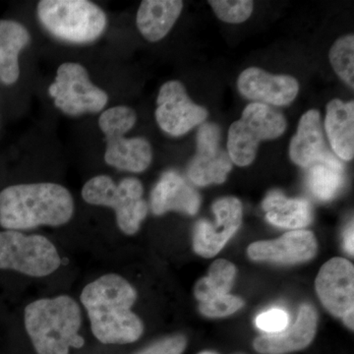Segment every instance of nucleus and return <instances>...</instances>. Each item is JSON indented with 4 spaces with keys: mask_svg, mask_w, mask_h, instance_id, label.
Returning a JSON list of instances; mask_svg holds the SVG:
<instances>
[{
    "mask_svg": "<svg viewBox=\"0 0 354 354\" xmlns=\"http://www.w3.org/2000/svg\"><path fill=\"white\" fill-rule=\"evenodd\" d=\"M135 288L122 277L108 274L85 286L81 301L87 310L95 337L102 344H127L138 341L144 325L131 307Z\"/></svg>",
    "mask_w": 354,
    "mask_h": 354,
    "instance_id": "f257e3e1",
    "label": "nucleus"
},
{
    "mask_svg": "<svg viewBox=\"0 0 354 354\" xmlns=\"http://www.w3.org/2000/svg\"><path fill=\"white\" fill-rule=\"evenodd\" d=\"M73 213V198L59 184H19L0 192V225L7 230L59 227Z\"/></svg>",
    "mask_w": 354,
    "mask_h": 354,
    "instance_id": "f03ea898",
    "label": "nucleus"
},
{
    "mask_svg": "<svg viewBox=\"0 0 354 354\" xmlns=\"http://www.w3.org/2000/svg\"><path fill=\"white\" fill-rule=\"evenodd\" d=\"M24 317L26 330L38 354H69L70 348L85 344L79 335L80 307L67 295L32 302Z\"/></svg>",
    "mask_w": 354,
    "mask_h": 354,
    "instance_id": "7ed1b4c3",
    "label": "nucleus"
},
{
    "mask_svg": "<svg viewBox=\"0 0 354 354\" xmlns=\"http://www.w3.org/2000/svg\"><path fill=\"white\" fill-rule=\"evenodd\" d=\"M37 11L41 25L53 36L69 43H92L106 27V14L87 0H43Z\"/></svg>",
    "mask_w": 354,
    "mask_h": 354,
    "instance_id": "20e7f679",
    "label": "nucleus"
},
{
    "mask_svg": "<svg viewBox=\"0 0 354 354\" xmlns=\"http://www.w3.org/2000/svg\"><path fill=\"white\" fill-rule=\"evenodd\" d=\"M136 120V113L124 106L106 109L100 116V128L106 142L104 160L111 167L131 172H142L150 167L153 160L151 144L142 137H124Z\"/></svg>",
    "mask_w": 354,
    "mask_h": 354,
    "instance_id": "39448f33",
    "label": "nucleus"
},
{
    "mask_svg": "<svg viewBox=\"0 0 354 354\" xmlns=\"http://www.w3.org/2000/svg\"><path fill=\"white\" fill-rule=\"evenodd\" d=\"M288 122L283 114L261 102L244 109L241 120L230 125L227 134V153L232 164L247 167L257 156L259 144L281 137Z\"/></svg>",
    "mask_w": 354,
    "mask_h": 354,
    "instance_id": "423d86ee",
    "label": "nucleus"
},
{
    "mask_svg": "<svg viewBox=\"0 0 354 354\" xmlns=\"http://www.w3.org/2000/svg\"><path fill=\"white\" fill-rule=\"evenodd\" d=\"M143 194L141 181L133 177L116 184L109 176H97L91 178L82 189L83 199L88 204L113 208L118 227L128 235L138 232L148 214Z\"/></svg>",
    "mask_w": 354,
    "mask_h": 354,
    "instance_id": "0eeeda50",
    "label": "nucleus"
},
{
    "mask_svg": "<svg viewBox=\"0 0 354 354\" xmlns=\"http://www.w3.org/2000/svg\"><path fill=\"white\" fill-rule=\"evenodd\" d=\"M60 263L57 248L46 237L15 230L0 232V269L39 278L57 271Z\"/></svg>",
    "mask_w": 354,
    "mask_h": 354,
    "instance_id": "6e6552de",
    "label": "nucleus"
},
{
    "mask_svg": "<svg viewBox=\"0 0 354 354\" xmlns=\"http://www.w3.org/2000/svg\"><path fill=\"white\" fill-rule=\"evenodd\" d=\"M48 93L57 109L73 116L100 113L109 101L108 94L90 80L85 67L74 62H66L58 67Z\"/></svg>",
    "mask_w": 354,
    "mask_h": 354,
    "instance_id": "1a4fd4ad",
    "label": "nucleus"
},
{
    "mask_svg": "<svg viewBox=\"0 0 354 354\" xmlns=\"http://www.w3.org/2000/svg\"><path fill=\"white\" fill-rule=\"evenodd\" d=\"M157 104L158 127L171 136H183L208 118V111L192 102L179 81H169L160 87Z\"/></svg>",
    "mask_w": 354,
    "mask_h": 354,
    "instance_id": "9d476101",
    "label": "nucleus"
},
{
    "mask_svg": "<svg viewBox=\"0 0 354 354\" xmlns=\"http://www.w3.org/2000/svg\"><path fill=\"white\" fill-rule=\"evenodd\" d=\"M215 223L197 221L193 232V249L204 258L215 257L239 230L242 223V204L235 197L216 200L212 206Z\"/></svg>",
    "mask_w": 354,
    "mask_h": 354,
    "instance_id": "9b49d317",
    "label": "nucleus"
},
{
    "mask_svg": "<svg viewBox=\"0 0 354 354\" xmlns=\"http://www.w3.org/2000/svg\"><path fill=\"white\" fill-rule=\"evenodd\" d=\"M221 133L215 123L204 122L197 133V153L188 167V176L195 185L208 186L227 180L232 169L227 151L221 146Z\"/></svg>",
    "mask_w": 354,
    "mask_h": 354,
    "instance_id": "f8f14e48",
    "label": "nucleus"
},
{
    "mask_svg": "<svg viewBox=\"0 0 354 354\" xmlns=\"http://www.w3.org/2000/svg\"><path fill=\"white\" fill-rule=\"evenodd\" d=\"M315 288L332 315L342 319L354 311V267L348 260L335 257L326 262L317 274Z\"/></svg>",
    "mask_w": 354,
    "mask_h": 354,
    "instance_id": "ddd939ff",
    "label": "nucleus"
},
{
    "mask_svg": "<svg viewBox=\"0 0 354 354\" xmlns=\"http://www.w3.org/2000/svg\"><path fill=\"white\" fill-rule=\"evenodd\" d=\"M318 252V242L313 232L298 230L286 232L274 241H256L247 248L253 261L292 265L313 259Z\"/></svg>",
    "mask_w": 354,
    "mask_h": 354,
    "instance_id": "4468645a",
    "label": "nucleus"
},
{
    "mask_svg": "<svg viewBox=\"0 0 354 354\" xmlns=\"http://www.w3.org/2000/svg\"><path fill=\"white\" fill-rule=\"evenodd\" d=\"M237 88L247 99L277 106L291 104L299 92L295 77L272 75L258 67L244 70L237 80Z\"/></svg>",
    "mask_w": 354,
    "mask_h": 354,
    "instance_id": "2eb2a0df",
    "label": "nucleus"
},
{
    "mask_svg": "<svg viewBox=\"0 0 354 354\" xmlns=\"http://www.w3.org/2000/svg\"><path fill=\"white\" fill-rule=\"evenodd\" d=\"M318 327V314L312 305L300 306L297 321L281 332L266 334L254 339L260 354H288L306 348L313 342Z\"/></svg>",
    "mask_w": 354,
    "mask_h": 354,
    "instance_id": "dca6fc26",
    "label": "nucleus"
},
{
    "mask_svg": "<svg viewBox=\"0 0 354 354\" xmlns=\"http://www.w3.org/2000/svg\"><path fill=\"white\" fill-rule=\"evenodd\" d=\"M150 205L156 216L171 211L194 216L199 211L201 197L177 172L169 171L153 187Z\"/></svg>",
    "mask_w": 354,
    "mask_h": 354,
    "instance_id": "f3484780",
    "label": "nucleus"
},
{
    "mask_svg": "<svg viewBox=\"0 0 354 354\" xmlns=\"http://www.w3.org/2000/svg\"><path fill=\"white\" fill-rule=\"evenodd\" d=\"M288 153L290 160L301 167L325 162L334 155L326 147L321 113L317 109H310L300 118Z\"/></svg>",
    "mask_w": 354,
    "mask_h": 354,
    "instance_id": "a211bd4d",
    "label": "nucleus"
},
{
    "mask_svg": "<svg viewBox=\"0 0 354 354\" xmlns=\"http://www.w3.org/2000/svg\"><path fill=\"white\" fill-rule=\"evenodd\" d=\"M325 131L333 152L339 160L354 157V102L332 100L326 111Z\"/></svg>",
    "mask_w": 354,
    "mask_h": 354,
    "instance_id": "6ab92c4d",
    "label": "nucleus"
},
{
    "mask_svg": "<svg viewBox=\"0 0 354 354\" xmlns=\"http://www.w3.org/2000/svg\"><path fill=\"white\" fill-rule=\"evenodd\" d=\"M183 9L180 0H145L137 12L136 24L147 41L164 39L176 24Z\"/></svg>",
    "mask_w": 354,
    "mask_h": 354,
    "instance_id": "aec40b11",
    "label": "nucleus"
},
{
    "mask_svg": "<svg viewBox=\"0 0 354 354\" xmlns=\"http://www.w3.org/2000/svg\"><path fill=\"white\" fill-rule=\"evenodd\" d=\"M266 218L274 227L298 230L313 221L310 203L304 198H288L279 190L271 191L262 203Z\"/></svg>",
    "mask_w": 354,
    "mask_h": 354,
    "instance_id": "412c9836",
    "label": "nucleus"
},
{
    "mask_svg": "<svg viewBox=\"0 0 354 354\" xmlns=\"http://www.w3.org/2000/svg\"><path fill=\"white\" fill-rule=\"evenodd\" d=\"M30 43L24 26L12 20H0V81L11 85L20 75L19 53Z\"/></svg>",
    "mask_w": 354,
    "mask_h": 354,
    "instance_id": "4be33fe9",
    "label": "nucleus"
},
{
    "mask_svg": "<svg viewBox=\"0 0 354 354\" xmlns=\"http://www.w3.org/2000/svg\"><path fill=\"white\" fill-rule=\"evenodd\" d=\"M309 167L306 183L311 194L322 202L334 199L344 183V167L342 160L332 155L325 162H316Z\"/></svg>",
    "mask_w": 354,
    "mask_h": 354,
    "instance_id": "5701e85b",
    "label": "nucleus"
},
{
    "mask_svg": "<svg viewBox=\"0 0 354 354\" xmlns=\"http://www.w3.org/2000/svg\"><path fill=\"white\" fill-rule=\"evenodd\" d=\"M236 268L230 261L216 260L209 269V274L200 279L194 286V295L203 302L218 295L230 293L234 286Z\"/></svg>",
    "mask_w": 354,
    "mask_h": 354,
    "instance_id": "b1692460",
    "label": "nucleus"
},
{
    "mask_svg": "<svg viewBox=\"0 0 354 354\" xmlns=\"http://www.w3.org/2000/svg\"><path fill=\"white\" fill-rule=\"evenodd\" d=\"M329 58L337 75L346 85L354 88L353 35H346L337 39L330 48Z\"/></svg>",
    "mask_w": 354,
    "mask_h": 354,
    "instance_id": "393cba45",
    "label": "nucleus"
},
{
    "mask_svg": "<svg viewBox=\"0 0 354 354\" xmlns=\"http://www.w3.org/2000/svg\"><path fill=\"white\" fill-rule=\"evenodd\" d=\"M209 4L218 19L230 24L245 22L254 9L251 0H209Z\"/></svg>",
    "mask_w": 354,
    "mask_h": 354,
    "instance_id": "a878e982",
    "label": "nucleus"
},
{
    "mask_svg": "<svg viewBox=\"0 0 354 354\" xmlns=\"http://www.w3.org/2000/svg\"><path fill=\"white\" fill-rule=\"evenodd\" d=\"M244 306V301L241 298L228 293L225 295H218L200 302L199 311L202 315L209 318H221L234 314Z\"/></svg>",
    "mask_w": 354,
    "mask_h": 354,
    "instance_id": "bb28decb",
    "label": "nucleus"
},
{
    "mask_svg": "<svg viewBox=\"0 0 354 354\" xmlns=\"http://www.w3.org/2000/svg\"><path fill=\"white\" fill-rule=\"evenodd\" d=\"M255 323L263 332L276 334L290 326V315L285 310L272 308L258 315Z\"/></svg>",
    "mask_w": 354,
    "mask_h": 354,
    "instance_id": "cd10ccee",
    "label": "nucleus"
},
{
    "mask_svg": "<svg viewBox=\"0 0 354 354\" xmlns=\"http://www.w3.org/2000/svg\"><path fill=\"white\" fill-rule=\"evenodd\" d=\"M187 346V339L183 335H174L153 342L134 354H183Z\"/></svg>",
    "mask_w": 354,
    "mask_h": 354,
    "instance_id": "c85d7f7f",
    "label": "nucleus"
},
{
    "mask_svg": "<svg viewBox=\"0 0 354 354\" xmlns=\"http://www.w3.org/2000/svg\"><path fill=\"white\" fill-rule=\"evenodd\" d=\"M353 221L349 223L348 227H346V232L344 234V248L346 251V253L349 255L353 256L354 248H353Z\"/></svg>",
    "mask_w": 354,
    "mask_h": 354,
    "instance_id": "c756f323",
    "label": "nucleus"
},
{
    "mask_svg": "<svg viewBox=\"0 0 354 354\" xmlns=\"http://www.w3.org/2000/svg\"><path fill=\"white\" fill-rule=\"evenodd\" d=\"M353 315H354V311L349 312V313L346 314V315H344L342 318V322H344V325H346V327H348V329H349L351 330H354Z\"/></svg>",
    "mask_w": 354,
    "mask_h": 354,
    "instance_id": "7c9ffc66",
    "label": "nucleus"
},
{
    "mask_svg": "<svg viewBox=\"0 0 354 354\" xmlns=\"http://www.w3.org/2000/svg\"><path fill=\"white\" fill-rule=\"evenodd\" d=\"M198 354H218V353H216V351H202V353H199Z\"/></svg>",
    "mask_w": 354,
    "mask_h": 354,
    "instance_id": "2f4dec72",
    "label": "nucleus"
}]
</instances>
